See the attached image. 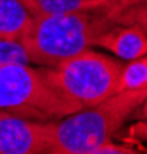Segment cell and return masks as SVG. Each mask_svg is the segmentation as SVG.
Instances as JSON below:
<instances>
[{
    "mask_svg": "<svg viewBox=\"0 0 147 154\" xmlns=\"http://www.w3.org/2000/svg\"><path fill=\"white\" fill-rule=\"evenodd\" d=\"M42 68L53 88L81 108H88L116 94L122 62L90 48L56 66Z\"/></svg>",
    "mask_w": 147,
    "mask_h": 154,
    "instance_id": "obj_4",
    "label": "cell"
},
{
    "mask_svg": "<svg viewBox=\"0 0 147 154\" xmlns=\"http://www.w3.org/2000/svg\"><path fill=\"white\" fill-rule=\"evenodd\" d=\"M147 8V0H96L93 11H101L122 19L124 22H132L129 14L138 9Z\"/></svg>",
    "mask_w": 147,
    "mask_h": 154,
    "instance_id": "obj_10",
    "label": "cell"
},
{
    "mask_svg": "<svg viewBox=\"0 0 147 154\" xmlns=\"http://www.w3.org/2000/svg\"><path fill=\"white\" fill-rule=\"evenodd\" d=\"M87 154H141V152H138L133 148H129V146L116 145L110 140V142H107V143H104V145H101L95 149H91Z\"/></svg>",
    "mask_w": 147,
    "mask_h": 154,
    "instance_id": "obj_12",
    "label": "cell"
},
{
    "mask_svg": "<svg viewBox=\"0 0 147 154\" xmlns=\"http://www.w3.org/2000/svg\"><path fill=\"white\" fill-rule=\"evenodd\" d=\"M133 20L138 22V23L139 22H147V8L135 11V17H133ZM145 31H147V26H145Z\"/></svg>",
    "mask_w": 147,
    "mask_h": 154,
    "instance_id": "obj_14",
    "label": "cell"
},
{
    "mask_svg": "<svg viewBox=\"0 0 147 154\" xmlns=\"http://www.w3.org/2000/svg\"><path fill=\"white\" fill-rule=\"evenodd\" d=\"M17 63H31L22 42L0 38V66Z\"/></svg>",
    "mask_w": 147,
    "mask_h": 154,
    "instance_id": "obj_11",
    "label": "cell"
},
{
    "mask_svg": "<svg viewBox=\"0 0 147 154\" xmlns=\"http://www.w3.org/2000/svg\"><path fill=\"white\" fill-rule=\"evenodd\" d=\"M53 122L0 111V154H48Z\"/></svg>",
    "mask_w": 147,
    "mask_h": 154,
    "instance_id": "obj_5",
    "label": "cell"
},
{
    "mask_svg": "<svg viewBox=\"0 0 147 154\" xmlns=\"http://www.w3.org/2000/svg\"><path fill=\"white\" fill-rule=\"evenodd\" d=\"M147 89L116 93L101 103L53 122L48 154H87L107 142L142 105Z\"/></svg>",
    "mask_w": 147,
    "mask_h": 154,
    "instance_id": "obj_2",
    "label": "cell"
},
{
    "mask_svg": "<svg viewBox=\"0 0 147 154\" xmlns=\"http://www.w3.org/2000/svg\"><path fill=\"white\" fill-rule=\"evenodd\" d=\"M129 134H130L132 137H135V139L145 140V142H147V119L133 123V125L130 126V130H129Z\"/></svg>",
    "mask_w": 147,
    "mask_h": 154,
    "instance_id": "obj_13",
    "label": "cell"
},
{
    "mask_svg": "<svg viewBox=\"0 0 147 154\" xmlns=\"http://www.w3.org/2000/svg\"><path fill=\"white\" fill-rule=\"evenodd\" d=\"M33 16L20 0H0V38L22 40Z\"/></svg>",
    "mask_w": 147,
    "mask_h": 154,
    "instance_id": "obj_7",
    "label": "cell"
},
{
    "mask_svg": "<svg viewBox=\"0 0 147 154\" xmlns=\"http://www.w3.org/2000/svg\"><path fill=\"white\" fill-rule=\"evenodd\" d=\"M33 17H50L76 11H93L96 0H20Z\"/></svg>",
    "mask_w": 147,
    "mask_h": 154,
    "instance_id": "obj_8",
    "label": "cell"
},
{
    "mask_svg": "<svg viewBox=\"0 0 147 154\" xmlns=\"http://www.w3.org/2000/svg\"><path fill=\"white\" fill-rule=\"evenodd\" d=\"M118 23L129 22L101 11L33 17L20 42L31 63L51 68L95 46L98 38Z\"/></svg>",
    "mask_w": 147,
    "mask_h": 154,
    "instance_id": "obj_1",
    "label": "cell"
},
{
    "mask_svg": "<svg viewBox=\"0 0 147 154\" xmlns=\"http://www.w3.org/2000/svg\"><path fill=\"white\" fill-rule=\"evenodd\" d=\"M141 89H147V56L122 63L116 83V93Z\"/></svg>",
    "mask_w": 147,
    "mask_h": 154,
    "instance_id": "obj_9",
    "label": "cell"
},
{
    "mask_svg": "<svg viewBox=\"0 0 147 154\" xmlns=\"http://www.w3.org/2000/svg\"><path fill=\"white\" fill-rule=\"evenodd\" d=\"M82 109L48 82L44 68L30 63L0 66V111L39 122L59 120Z\"/></svg>",
    "mask_w": 147,
    "mask_h": 154,
    "instance_id": "obj_3",
    "label": "cell"
},
{
    "mask_svg": "<svg viewBox=\"0 0 147 154\" xmlns=\"http://www.w3.org/2000/svg\"><path fill=\"white\" fill-rule=\"evenodd\" d=\"M95 46L110 51L124 62L147 56V31L138 22L118 23L109 28Z\"/></svg>",
    "mask_w": 147,
    "mask_h": 154,
    "instance_id": "obj_6",
    "label": "cell"
}]
</instances>
